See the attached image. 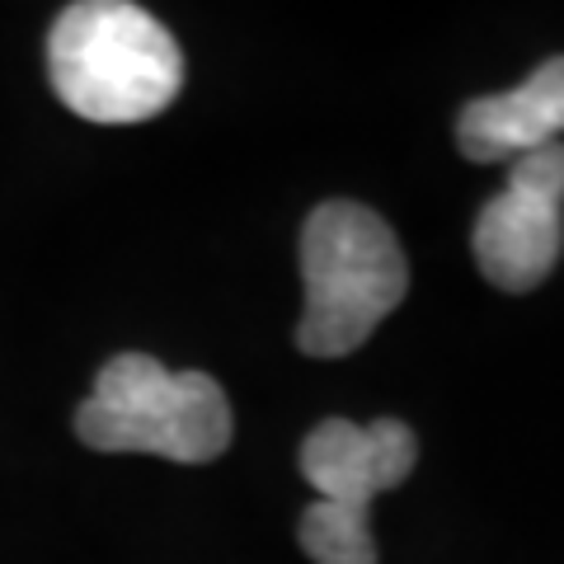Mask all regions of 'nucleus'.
<instances>
[{
  "mask_svg": "<svg viewBox=\"0 0 564 564\" xmlns=\"http://www.w3.org/2000/svg\"><path fill=\"white\" fill-rule=\"evenodd\" d=\"M475 263L499 292L541 288L564 250V141L518 155L475 217Z\"/></svg>",
  "mask_w": 564,
  "mask_h": 564,
  "instance_id": "nucleus-4",
  "label": "nucleus"
},
{
  "mask_svg": "<svg viewBox=\"0 0 564 564\" xmlns=\"http://www.w3.org/2000/svg\"><path fill=\"white\" fill-rule=\"evenodd\" d=\"M47 76L70 113L128 128L174 104L184 85V52L174 33L132 0H76L52 24Z\"/></svg>",
  "mask_w": 564,
  "mask_h": 564,
  "instance_id": "nucleus-1",
  "label": "nucleus"
},
{
  "mask_svg": "<svg viewBox=\"0 0 564 564\" xmlns=\"http://www.w3.org/2000/svg\"><path fill=\"white\" fill-rule=\"evenodd\" d=\"M306 311L296 348L306 358H348L404 302L410 263L395 231L372 207L329 198L306 217L302 231Z\"/></svg>",
  "mask_w": 564,
  "mask_h": 564,
  "instance_id": "nucleus-2",
  "label": "nucleus"
},
{
  "mask_svg": "<svg viewBox=\"0 0 564 564\" xmlns=\"http://www.w3.org/2000/svg\"><path fill=\"white\" fill-rule=\"evenodd\" d=\"M564 137V57L536 66L503 95L470 99L456 118V147L475 165H513L518 155L555 147Z\"/></svg>",
  "mask_w": 564,
  "mask_h": 564,
  "instance_id": "nucleus-6",
  "label": "nucleus"
},
{
  "mask_svg": "<svg viewBox=\"0 0 564 564\" xmlns=\"http://www.w3.org/2000/svg\"><path fill=\"white\" fill-rule=\"evenodd\" d=\"M76 437L95 452H151L203 466L231 447V404L207 372H170L147 352H118L76 410Z\"/></svg>",
  "mask_w": 564,
  "mask_h": 564,
  "instance_id": "nucleus-3",
  "label": "nucleus"
},
{
  "mask_svg": "<svg viewBox=\"0 0 564 564\" xmlns=\"http://www.w3.org/2000/svg\"><path fill=\"white\" fill-rule=\"evenodd\" d=\"M296 536H302V551L315 564H377V541H372L367 508L315 499L302 513Z\"/></svg>",
  "mask_w": 564,
  "mask_h": 564,
  "instance_id": "nucleus-7",
  "label": "nucleus"
},
{
  "mask_svg": "<svg viewBox=\"0 0 564 564\" xmlns=\"http://www.w3.org/2000/svg\"><path fill=\"white\" fill-rule=\"evenodd\" d=\"M414 462H419V437L400 419H377V423L325 419L302 443V475L315 489V499L348 508H372L377 494L395 489L414 470Z\"/></svg>",
  "mask_w": 564,
  "mask_h": 564,
  "instance_id": "nucleus-5",
  "label": "nucleus"
}]
</instances>
